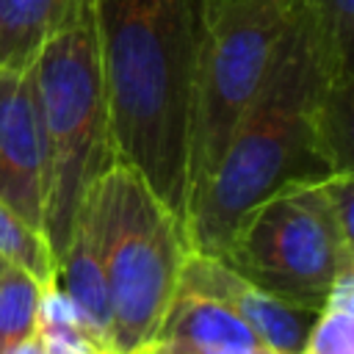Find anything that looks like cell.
<instances>
[{
	"mask_svg": "<svg viewBox=\"0 0 354 354\" xmlns=\"http://www.w3.org/2000/svg\"><path fill=\"white\" fill-rule=\"evenodd\" d=\"M207 0H91L113 155L155 196L188 213L191 86Z\"/></svg>",
	"mask_w": 354,
	"mask_h": 354,
	"instance_id": "1",
	"label": "cell"
},
{
	"mask_svg": "<svg viewBox=\"0 0 354 354\" xmlns=\"http://www.w3.org/2000/svg\"><path fill=\"white\" fill-rule=\"evenodd\" d=\"M324 83L310 36L288 11L257 94L235 124L213 177L188 207L185 235L194 252L218 257L252 205L288 183L332 174L315 144V102Z\"/></svg>",
	"mask_w": 354,
	"mask_h": 354,
	"instance_id": "2",
	"label": "cell"
},
{
	"mask_svg": "<svg viewBox=\"0 0 354 354\" xmlns=\"http://www.w3.org/2000/svg\"><path fill=\"white\" fill-rule=\"evenodd\" d=\"M97 238L113 354H144L177 293L185 254V224L127 163L113 160L86 191L80 207Z\"/></svg>",
	"mask_w": 354,
	"mask_h": 354,
	"instance_id": "3",
	"label": "cell"
},
{
	"mask_svg": "<svg viewBox=\"0 0 354 354\" xmlns=\"http://www.w3.org/2000/svg\"><path fill=\"white\" fill-rule=\"evenodd\" d=\"M33 86L44 133V238L58 263L91 183L116 160L91 0L36 53Z\"/></svg>",
	"mask_w": 354,
	"mask_h": 354,
	"instance_id": "4",
	"label": "cell"
},
{
	"mask_svg": "<svg viewBox=\"0 0 354 354\" xmlns=\"http://www.w3.org/2000/svg\"><path fill=\"white\" fill-rule=\"evenodd\" d=\"M285 19L288 0H224L207 6L191 86L188 207L213 177L235 124L257 94Z\"/></svg>",
	"mask_w": 354,
	"mask_h": 354,
	"instance_id": "5",
	"label": "cell"
},
{
	"mask_svg": "<svg viewBox=\"0 0 354 354\" xmlns=\"http://www.w3.org/2000/svg\"><path fill=\"white\" fill-rule=\"evenodd\" d=\"M218 260L277 299L315 310L337 274L354 271V249L335 235L315 180L288 183L252 205Z\"/></svg>",
	"mask_w": 354,
	"mask_h": 354,
	"instance_id": "6",
	"label": "cell"
},
{
	"mask_svg": "<svg viewBox=\"0 0 354 354\" xmlns=\"http://www.w3.org/2000/svg\"><path fill=\"white\" fill-rule=\"evenodd\" d=\"M44 133L33 69H0V202L44 232Z\"/></svg>",
	"mask_w": 354,
	"mask_h": 354,
	"instance_id": "7",
	"label": "cell"
},
{
	"mask_svg": "<svg viewBox=\"0 0 354 354\" xmlns=\"http://www.w3.org/2000/svg\"><path fill=\"white\" fill-rule=\"evenodd\" d=\"M183 290L202 293L227 310H232L271 354H299L304 346V337L318 315L315 307L293 304L285 299H277L274 293L257 288L246 277H241L235 268H230L224 260L202 252H188L180 285Z\"/></svg>",
	"mask_w": 354,
	"mask_h": 354,
	"instance_id": "8",
	"label": "cell"
},
{
	"mask_svg": "<svg viewBox=\"0 0 354 354\" xmlns=\"http://www.w3.org/2000/svg\"><path fill=\"white\" fill-rule=\"evenodd\" d=\"M58 288L66 296L77 326L97 351H111V304L102 274V260L94 238V227L83 210H77L69 241L58 257Z\"/></svg>",
	"mask_w": 354,
	"mask_h": 354,
	"instance_id": "9",
	"label": "cell"
},
{
	"mask_svg": "<svg viewBox=\"0 0 354 354\" xmlns=\"http://www.w3.org/2000/svg\"><path fill=\"white\" fill-rule=\"evenodd\" d=\"M152 343H183L196 348H266L257 335L224 304L177 288ZM268 351V348H266Z\"/></svg>",
	"mask_w": 354,
	"mask_h": 354,
	"instance_id": "10",
	"label": "cell"
},
{
	"mask_svg": "<svg viewBox=\"0 0 354 354\" xmlns=\"http://www.w3.org/2000/svg\"><path fill=\"white\" fill-rule=\"evenodd\" d=\"M315 50L324 80L354 83V0H288Z\"/></svg>",
	"mask_w": 354,
	"mask_h": 354,
	"instance_id": "11",
	"label": "cell"
},
{
	"mask_svg": "<svg viewBox=\"0 0 354 354\" xmlns=\"http://www.w3.org/2000/svg\"><path fill=\"white\" fill-rule=\"evenodd\" d=\"M83 0H0V69H28Z\"/></svg>",
	"mask_w": 354,
	"mask_h": 354,
	"instance_id": "12",
	"label": "cell"
},
{
	"mask_svg": "<svg viewBox=\"0 0 354 354\" xmlns=\"http://www.w3.org/2000/svg\"><path fill=\"white\" fill-rule=\"evenodd\" d=\"M299 354H354V271H340Z\"/></svg>",
	"mask_w": 354,
	"mask_h": 354,
	"instance_id": "13",
	"label": "cell"
},
{
	"mask_svg": "<svg viewBox=\"0 0 354 354\" xmlns=\"http://www.w3.org/2000/svg\"><path fill=\"white\" fill-rule=\"evenodd\" d=\"M44 288L22 268L3 263L0 268V354L36 332Z\"/></svg>",
	"mask_w": 354,
	"mask_h": 354,
	"instance_id": "14",
	"label": "cell"
},
{
	"mask_svg": "<svg viewBox=\"0 0 354 354\" xmlns=\"http://www.w3.org/2000/svg\"><path fill=\"white\" fill-rule=\"evenodd\" d=\"M0 260L28 271L41 288L58 282V263L41 230L19 218L8 205L0 202Z\"/></svg>",
	"mask_w": 354,
	"mask_h": 354,
	"instance_id": "15",
	"label": "cell"
},
{
	"mask_svg": "<svg viewBox=\"0 0 354 354\" xmlns=\"http://www.w3.org/2000/svg\"><path fill=\"white\" fill-rule=\"evenodd\" d=\"M147 354H271L266 348H196V346H183V343H152Z\"/></svg>",
	"mask_w": 354,
	"mask_h": 354,
	"instance_id": "16",
	"label": "cell"
},
{
	"mask_svg": "<svg viewBox=\"0 0 354 354\" xmlns=\"http://www.w3.org/2000/svg\"><path fill=\"white\" fill-rule=\"evenodd\" d=\"M8 354H44L41 351V337H39V329L30 335V337H25L22 343H17Z\"/></svg>",
	"mask_w": 354,
	"mask_h": 354,
	"instance_id": "17",
	"label": "cell"
},
{
	"mask_svg": "<svg viewBox=\"0 0 354 354\" xmlns=\"http://www.w3.org/2000/svg\"><path fill=\"white\" fill-rule=\"evenodd\" d=\"M97 354H113V351H97ZM144 354H147V351H144Z\"/></svg>",
	"mask_w": 354,
	"mask_h": 354,
	"instance_id": "18",
	"label": "cell"
},
{
	"mask_svg": "<svg viewBox=\"0 0 354 354\" xmlns=\"http://www.w3.org/2000/svg\"><path fill=\"white\" fill-rule=\"evenodd\" d=\"M207 3H224V0H207Z\"/></svg>",
	"mask_w": 354,
	"mask_h": 354,
	"instance_id": "19",
	"label": "cell"
},
{
	"mask_svg": "<svg viewBox=\"0 0 354 354\" xmlns=\"http://www.w3.org/2000/svg\"><path fill=\"white\" fill-rule=\"evenodd\" d=\"M3 263H6V260H0V268H3Z\"/></svg>",
	"mask_w": 354,
	"mask_h": 354,
	"instance_id": "20",
	"label": "cell"
}]
</instances>
